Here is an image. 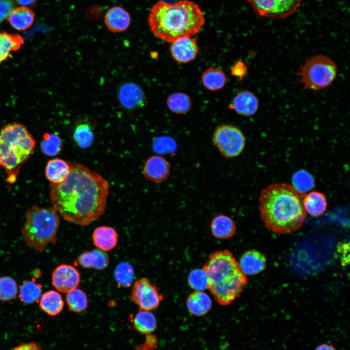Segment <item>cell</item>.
I'll return each instance as SVG.
<instances>
[{"label":"cell","instance_id":"6da1fadb","mask_svg":"<svg viewBox=\"0 0 350 350\" xmlns=\"http://www.w3.org/2000/svg\"><path fill=\"white\" fill-rule=\"evenodd\" d=\"M68 163L67 178L61 183L50 184L51 202L64 220L87 226L104 213L109 184L87 166L76 162Z\"/></svg>","mask_w":350,"mask_h":350},{"label":"cell","instance_id":"7a4b0ae2","mask_svg":"<svg viewBox=\"0 0 350 350\" xmlns=\"http://www.w3.org/2000/svg\"><path fill=\"white\" fill-rule=\"evenodd\" d=\"M305 194L286 183H274L263 189L259 199V210L265 227L280 234L300 228L306 215L303 204Z\"/></svg>","mask_w":350,"mask_h":350},{"label":"cell","instance_id":"3957f363","mask_svg":"<svg viewBox=\"0 0 350 350\" xmlns=\"http://www.w3.org/2000/svg\"><path fill=\"white\" fill-rule=\"evenodd\" d=\"M148 21L151 31L156 37L172 43L197 34L205 18L198 5L192 1L168 3L160 0L151 8Z\"/></svg>","mask_w":350,"mask_h":350},{"label":"cell","instance_id":"277c9868","mask_svg":"<svg viewBox=\"0 0 350 350\" xmlns=\"http://www.w3.org/2000/svg\"><path fill=\"white\" fill-rule=\"evenodd\" d=\"M202 269L207 277V289L222 306L230 304L242 292L247 281L239 262L228 250L211 254Z\"/></svg>","mask_w":350,"mask_h":350},{"label":"cell","instance_id":"5b68a950","mask_svg":"<svg viewBox=\"0 0 350 350\" xmlns=\"http://www.w3.org/2000/svg\"><path fill=\"white\" fill-rule=\"evenodd\" d=\"M35 146L33 136L23 124L14 122L4 125L0 131V166L14 183L20 168L32 155Z\"/></svg>","mask_w":350,"mask_h":350},{"label":"cell","instance_id":"8992f818","mask_svg":"<svg viewBox=\"0 0 350 350\" xmlns=\"http://www.w3.org/2000/svg\"><path fill=\"white\" fill-rule=\"evenodd\" d=\"M25 216L21 234L28 246L42 252L49 244H55L60 219L53 207L34 206L27 210Z\"/></svg>","mask_w":350,"mask_h":350},{"label":"cell","instance_id":"52a82bcc","mask_svg":"<svg viewBox=\"0 0 350 350\" xmlns=\"http://www.w3.org/2000/svg\"><path fill=\"white\" fill-rule=\"evenodd\" d=\"M337 70L336 66L331 59L325 55H317L307 59L297 74L300 77L299 81L303 84V90H318L332 83Z\"/></svg>","mask_w":350,"mask_h":350},{"label":"cell","instance_id":"ba28073f","mask_svg":"<svg viewBox=\"0 0 350 350\" xmlns=\"http://www.w3.org/2000/svg\"><path fill=\"white\" fill-rule=\"evenodd\" d=\"M245 141L242 131L231 124L218 126L212 136L214 145L222 156L228 158L239 156L245 149Z\"/></svg>","mask_w":350,"mask_h":350},{"label":"cell","instance_id":"9c48e42d","mask_svg":"<svg viewBox=\"0 0 350 350\" xmlns=\"http://www.w3.org/2000/svg\"><path fill=\"white\" fill-rule=\"evenodd\" d=\"M259 16L283 19L295 13L302 0H246Z\"/></svg>","mask_w":350,"mask_h":350},{"label":"cell","instance_id":"30bf717a","mask_svg":"<svg viewBox=\"0 0 350 350\" xmlns=\"http://www.w3.org/2000/svg\"><path fill=\"white\" fill-rule=\"evenodd\" d=\"M131 298L140 310L151 311L159 305L164 296L159 291L156 284L143 278L135 282Z\"/></svg>","mask_w":350,"mask_h":350},{"label":"cell","instance_id":"8fae6325","mask_svg":"<svg viewBox=\"0 0 350 350\" xmlns=\"http://www.w3.org/2000/svg\"><path fill=\"white\" fill-rule=\"evenodd\" d=\"M53 286L63 293L75 289L80 281L78 270L70 265L62 264L55 268L52 274Z\"/></svg>","mask_w":350,"mask_h":350},{"label":"cell","instance_id":"7c38bea8","mask_svg":"<svg viewBox=\"0 0 350 350\" xmlns=\"http://www.w3.org/2000/svg\"><path fill=\"white\" fill-rule=\"evenodd\" d=\"M170 172V163L165 158L160 156H153L145 162L142 173L147 179L159 183L168 179Z\"/></svg>","mask_w":350,"mask_h":350},{"label":"cell","instance_id":"4fadbf2b","mask_svg":"<svg viewBox=\"0 0 350 350\" xmlns=\"http://www.w3.org/2000/svg\"><path fill=\"white\" fill-rule=\"evenodd\" d=\"M118 97L121 105L129 110L141 107L146 102L142 89L134 83L122 85L119 89Z\"/></svg>","mask_w":350,"mask_h":350},{"label":"cell","instance_id":"5bb4252c","mask_svg":"<svg viewBox=\"0 0 350 350\" xmlns=\"http://www.w3.org/2000/svg\"><path fill=\"white\" fill-rule=\"evenodd\" d=\"M171 56L176 61L188 63L193 60L199 52L196 39L191 37L179 38L170 45Z\"/></svg>","mask_w":350,"mask_h":350},{"label":"cell","instance_id":"9a60e30c","mask_svg":"<svg viewBox=\"0 0 350 350\" xmlns=\"http://www.w3.org/2000/svg\"><path fill=\"white\" fill-rule=\"evenodd\" d=\"M239 264L242 272L246 275H255L265 268V256L255 249L245 251L241 257Z\"/></svg>","mask_w":350,"mask_h":350},{"label":"cell","instance_id":"2e32d148","mask_svg":"<svg viewBox=\"0 0 350 350\" xmlns=\"http://www.w3.org/2000/svg\"><path fill=\"white\" fill-rule=\"evenodd\" d=\"M259 107V100L252 92L248 90H242L234 96L230 108L238 114L250 116L255 114Z\"/></svg>","mask_w":350,"mask_h":350},{"label":"cell","instance_id":"e0dca14e","mask_svg":"<svg viewBox=\"0 0 350 350\" xmlns=\"http://www.w3.org/2000/svg\"><path fill=\"white\" fill-rule=\"evenodd\" d=\"M104 21L110 31L113 33L122 32L129 26L131 18L124 9L120 6H115L106 12Z\"/></svg>","mask_w":350,"mask_h":350},{"label":"cell","instance_id":"ac0fdd59","mask_svg":"<svg viewBox=\"0 0 350 350\" xmlns=\"http://www.w3.org/2000/svg\"><path fill=\"white\" fill-rule=\"evenodd\" d=\"M210 227L212 235L222 240L231 238L236 230L234 221L230 217L224 214H219L213 217Z\"/></svg>","mask_w":350,"mask_h":350},{"label":"cell","instance_id":"d6986e66","mask_svg":"<svg viewBox=\"0 0 350 350\" xmlns=\"http://www.w3.org/2000/svg\"><path fill=\"white\" fill-rule=\"evenodd\" d=\"M92 239L94 244L98 248L104 251H108L116 246L118 235L113 228L101 226L94 229Z\"/></svg>","mask_w":350,"mask_h":350},{"label":"cell","instance_id":"ffe728a7","mask_svg":"<svg viewBox=\"0 0 350 350\" xmlns=\"http://www.w3.org/2000/svg\"><path fill=\"white\" fill-rule=\"evenodd\" d=\"M186 305L191 314L201 316L210 311L211 308L212 301L206 293L201 291H195L188 296Z\"/></svg>","mask_w":350,"mask_h":350},{"label":"cell","instance_id":"44dd1931","mask_svg":"<svg viewBox=\"0 0 350 350\" xmlns=\"http://www.w3.org/2000/svg\"><path fill=\"white\" fill-rule=\"evenodd\" d=\"M78 262L84 268L103 270L108 266L109 257L104 251L96 249L84 252L79 256Z\"/></svg>","mask_w":350,"mask_h":350},{"label":"cell","instance_id":"7402d4cb","mask_svg":"<svg viewBox=\"0 0 350 350\" xmlns=\"http://www.w3.org/2000/svg\"><path fill=\"white\" fill-rule=\"evenodd\" d=\"M303 204L306 212L312 216L318 217L326 210L328 203L324 193L313 191L305 194Z\"/></svg>","mask_w":350,"mask_h":350},{"label":"cell","instance_id":"603a6c76","mask_svg":"<svg viewBox=\"0 0 350 350\" xmlns=\"http://www.w3.org/2000/svg\"><path fill=\"white\" fill-rule=\"evenodd\" d=\"M70 172L68 162L60 158L50 160L45 168V175L51 183L57 184L64 181Z\"/></svg>","mask_w":350,"mask_h":350},{"label":"cell","instance_id":"cb8c5ba5","mask_svg":"<svg viewBox=\"0 0 350 350\" xmlns=\"http://www.w3.org/2000/svg\"><path fill=\"white\" fill-rule=\"evenodd\" d=\"M24 43L18 34L0 32V64L11 57V52L18 50Z\"/></svg>","mask_w":350,"mask_h":350},{"label":"cell","instance_id":"d4e9b609","mask_svg":"<svg viewBox=\"0 0 350 350\" xmlns=\"http://www.w3.org/2000/svg\"><path fill=\"white\" fill-rule=\"evenodd\" d=\"M64 305L61 295L55 291H47L40 297V307L49 315L55 316L58 315L63 309Z\"/></svg>","mask_w":350,"mask_h":350},{"label":"cell","instance_id":"484cf974","mask_svg":"<svg viewBox=\"0 0 350 350\" xmlns=\"http://www.w3.org/2000/svg\"><path fill=\"white\" fill-rule=\"evenodd\" d=\"M34 20L33 12L25 6L13 9L8 18L12 27L20 31L29 28L33 24Z\"/></svg>","mask_w":350,"mask_h":350},{"label":"cell","instance_id":"4316f807","mask_svg":"<svg viewBox=\"0 0 350 350\" xmlns=\"http://www.w3.org/2000/svg\"><path fill=\"white\" fill-rule=\"evenodd\" d=\"M227 77L224 72L218 68H210L205 70L201 76L203 86L211 91L222 88L225 85Z\"/></svg>","mask_w":350,"mask_h":350},{"label":"cell","instance_id":"83f0119b","mask_svg":"<svg viewBox=\"0 0 350 350\" xmlns=\"http://www.w3.org/2000/svg\"><path fill=\"white\" fill-rule=\"evenodd\" d=\"M134 328L144 334H151L157 327V319L150 311L140 310L133 319Z\"/></svg>","mask_w":350,"mask_h":350},{"label":"cell","instance_id":"f1b7e54d","mask_svg":"<svg viewBox=\"0 0 350 350\" xmlns=\"http://www.w3.org/2000/svg\"><path fill=\"white\" fill-rule=\"evenodd\" d=\"M167 104L169 109L176 114H184L188 112L191 108V101L186 94L176 92L170 95L167 100Z\"/></svg>","mask_w":350,"mask_h":350},{"label":"cell","instance_id":"f546056e","mask_svg":"<svg viewBox=\"0 0 350 350\" xmlns=\"http://www.w3.org/2000/svg\"><path fill=\"white\" fill-rule=\"evenodd\" d=\"M41 286L35 280H26L20 287L19 298L26 304L37 301L41 296Z\"/></svg>","mask_w":350,"mask_h":350},{"label":"cell","instance_id":"4dcf8cb0","mask_svg":"<svg viewBox=\"0 0 350 350\" xmlns=\"http://www.w3.org/2000/svg\"><path fill=\"white\" fill-rule=\"evenodd\" d=\"M66 300L69 309L73 312L81 313L88 306L87 295L79 289L75 288L67 293Z\"/></svg>","mask_w":350,"mask_h":350},{"label":"cell","instance_id":"1f68e13d","mask_svg":"<svg viewBox=\"0 0 350 350\" xmlns=\"http://www.w3.org/2000/svg\"><path fill=\"white\" fill-rule=\"evenodd\" d=\"M62 145V140L59 136L48 133L44 134L40 143L42 153L50 157L57 155L60 152Z\"/></svg>","mask_w":350,"mask_h":350},{"label":"cell","instance_id":"d6a6232c","mask_svg":"<svg viewBox=\"0 0 350 350\" xmlns=\"http://www.w3.org/2000/svg\"><path fill=\"white\" fill-rule=\"evenodd\" d=\"M293 187L298 192L305 193L315 186V180L307 171L299 170L293 175L292 178Z\"/></svg>","mask_w":350,"mask_h":350},{"label":"cell","instance_id":"836d02e7","mask_svg":"<svg viewBox=\"0 0 350 350\" xmlns=\"http://www.w3.org/2000/svg\"><path fill=\"white\" fill-rule=\"evenodd\" d=\"M94 134L90 125L87 123H81L75 128L73 138L79 147L86 149L89 147L94 140Z\"/></svg>","mask_w":350,"mask_h":350},{"label":"cell","instance_id":"e575fe53","mask_svg":"<svg viewBox=\"0 0 350 350\" xmlns=\"http://www.w3.org/2000/svg\"><path fill=\"white\" fill-rule=\"evenodd\" d=\"M114 277L117 283L122 287H128L134 279V270L128 263L122 262L116 267Z\"/></svg>","mask_w":350,"mask_h":350},{"label":"cell","instance_id":"d590c367","mask_svg":"<svg viewBox=\"0 0 350 350\" xmlns=\"http://www.w3.org/2000/svg\"><path fill=\"white\" fill-rule=\"evenodd\" d=\"M17 293V284L14 279L10 277L0 278V300L4 301L12 300Z\"/></svg>","mask_w":350,"mask_h":350},{"label":"cell","instance_id":"8d00e7d4","mask_svg":"<svg viewBox=\"0 0 350 350\" xmlns=\"http://www.w3.org/2000/svg\"><path fill=\"white\" fill-rule=\"evenodd\" d=\"M187 279L189 285L195 291H203L207 289V277L202 268H197L191 271Z\"/></svg>","mask_w":350,"mask_h":350},{"label":"cell","instance_id":"74e56055","mask_svg":"<svg viewBox=\"0 0 350 350\" xmlns=\"http://www.w3.org/2000/svg\"><path fill=\"white\" fill-rule=\"evenodd\" d=\"M14 6L12 0H0V23L9 16Z\"/></svg>","mask_w":350,"mask_h":350},{"label":"cell","instance_id":"f35d334b","mask_svg":"<svg viewBox=\"0 0 350 350\" xmlns=\"http://www.w3.org/2000/svg\"><path fill=\"white\" fill-rule=\"evenodd\" d=\"M247 71V67L245 64L241 60H238L231 68V74L242 80Z\"/></svg>","mask_w":350,"mask_h":350},{"label":"cell","instance_id":"ab89813d","mask_svg":"<svg viewBox=\"0 0 350 350\" xmlns=\"http://www.w3.org/2000/svg\"><path fill=\"white\" fill-rule=\"evenodd\" d=\"M157 345V339L155 336L151 334H147L146 339L143 343L136 347L137 350H153Z\"/></svg>","mask_w":350,"mask_h":350},{"label":"cell","instance_id":"60d3db41","mask_svg":"<svg viewBox=\"0 0 350 350\" xmlns=\"http://www.w3.org/2000/svg\"><path fill=\"white\" fill-rule=\"evenodd\" d=\"M13 350H41L40 347L35 343L22 344Z\"/></svg>","mask_w":350,"mask_h":350},{"label":"cell","instance_id":"b9f144b4","mask_svg":"<svg viewBox=\"0 0 350 350\" xmlns=\"http://www.w3.org/2000/svg\"><path fill=\"white\" fill-rule=\"evenodd\" d=\"M315 350H336L331 345L323 344L317 346Z\"/></svg>","mask_w":350,"mask_h":350},{"label":"cell","instance_id":"7bdbcfd3","mask_svg":"<svg viewBox=\"0 0 350 350\" xmlns=\"http://www.w3.org/2000/svg\"><path fill=\"white\" fill-rule=\"evenodd\" d=\"M20 5L25 6L35 3L36 0H16Z\"/></svg>","mask_w":350,"mask_h":350}]
</instances>
